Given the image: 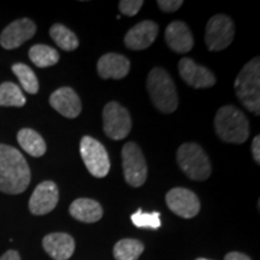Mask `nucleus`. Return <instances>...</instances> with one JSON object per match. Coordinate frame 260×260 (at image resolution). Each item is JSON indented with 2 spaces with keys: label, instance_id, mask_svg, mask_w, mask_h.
I'll use <instances>...</instances> for the list:
<instances>
[{
  "label": "nucleus",
  "instance_id": "nucleus-2",
  "mask_svg": "<svg viewBox=\"0 0 260 260\" xmlns=\"http://www.w3.org/2000/svg\"><path fill=\"white\" fill-rule=\"evenodd\" d=\"M218 138L229 144H243L249 136L248 119L241 110L233 105L220 107L214 117Z\"/></svg>",
  "mask_w": 260,
  "mask_h": 260
},
{
  "label": "nucleus",
  "instance_id": "nucleus-14",
  "mask_svg": "<svg viewBox=\"0 0 260 260\" xmlns=\"http://www.w3.org/2000/svg\"><path fill=\"white\" fill-rule=\"evenodd\" d=\"M158 30V24L153 21L140 22L125 34V46L133 51H141L148 48L157 39Z\"/></svg>",
  "mask_w": 260,
  "mask_h": 260
},
{
  "label": "nucleus",
  "instance_id": "nucleus-10",
  "mask_svg": "<svg viewBox=\"0 0 260 260\" xmlns=\"http://www.w3.org/2000/svg\"><path fill=\"white\" fill-rule=\"evenodd\" d=\"M168 207L182 218H193L200 212V200L198 195L187 188H172L165 197Z\"/></svg>",
  "mask_w": 260,
  "mask_h": 260
},
{
  "label": "nucleus",
  "instance_id": "nucleus-24",
  "mask_svg": "<svg viewBox=\"0 0 260 260\" xmlns=\"http://www.w3.org/2000/svg\"><path fill=\"white\" fill-rule=\"evenodd\" d=\"M25 96L17 84L4 82L0 84V106L22 107L25 105Z\"/></svg>",
  "mask_w": 260,
  "mask_h": 260
},
{
  "label": "nucleus",
  "instance_id": "nucleus-27",
  "mask_svg": "<svg viewBox=\"0 0 260 260\" xmlns=\"http://www.w3.org/2000/svg\"><path fill=\"white\" fill-rule=\"evenodd\" d=\"M144 2L142 0H122L119 2V10L123 15L133 17L141 10Z\"/></svg>",
  "mask_w": 260,
  "mask_h": 260
},
{
  "label": "nucleus",
  "instance_id": "nucleus-28",
  "mask_svg": "<svg viewBox=\"0 0 260 260\" xmlns=\"http://www.w3.org/2000/svg\"><path fill=\"white\" fill-rule=\"evenodd\" d=\"M157 4L161 11L175 12L183 5V2L182 0H159Z\"/></svg>",
  "mask_w": 260,
  "mask_h": 260
},
{
  "label": "nucleus",
  "instance_id": "nucleus-1",
  "mask_svg": "<svg viewBox=\"0 0 260 260\" xmlns=\"http://www.w3.org/2000/svg\"><path fill=\"white\" fill-rule=\"evenodd\" d=\"M30 169L21 152L0 144V191L21 194L30 183Z\"/></svg>",
  "mask_w": 260,
  "mask_h": 260
},
{
  "label": "nucleus",
  "instance_id": "nucleus-6",
  "mask_svg": "<svg viewBox=\"0 0 260 260\" xmlns=\"http://www.w3.org/2000/svg\"><path fill=\"white\" fill-rule=\"evenodd\" d=\"M80 153L87 170L92 176L103 178L110 171V158L105 147L92 136H83L80 142Z\"/></svg>",
  "mask_w": 260,
  "mask_h": 260
},
{
  "label": "nucleus",
  "instance_id": "nucleus-13",
  "mask_svg": "<svg viewBox=\"0 0 260 260\" xmlns=\"http://www.w3.org/2000/svg\"><path fill=\"white\" fill-rule=\"evenodd\" d=\"M178 71L184 82L193 88H210L216 84V76L212 71L190 58H182L178 63Z\"/></svg>",
  "mask_w": 260,
  "mask_h": 260
},
{
  "label": "nucleus",
  "instance_id": "nucleus-22",
  "mask_svg": "<svg viewBox=\"0 0 260 260\" xmlns=\"http://www.w3.org/2000/svg\"><path fill=\"white\" fill-rule=\"evenodd\" d=\"M50 37L56 42L57 46L63 51L71 52L79 47V39L75 35V32L63 24L57 23L52 25L50 29Z\"/></svg>",
  "mask_w": 260,
  "mask_h": 260
},
{
  "label": "nucleus",
  "instance_id": "nucleus-19",
  "mask_svg": "<svg viewBox=\"0 0 260 260\" xmlns=\"http://www.w3.org/2000/svg\"><path fill=\"white\" fill-rule=\"evenodd\" d=\"M69 212L75 219L82 223H95L102 219L103 207L96 200L80 198L73 201L70 205Z\"/></svg>",
  "mask_w": 260,
  "mask_h": 260
},
{
  "label": "nucleus",
  "instance_id": "nucleus-8",
  "mask_svg": "<svg viewBox=\"0 0 260 260\" xmlns=\"http://www.w3.org/2000/svg\"><path fill=\"white\" fill-rule=\"evenodd\" d=\"M235 37V25L233 19L225 15H214L206 24L205 44L212 52L225 50L232 45Z\"/></svg>",
  "mask_w": 260,
  "mask_h": 260
},
{
  "label": "nucleus",
  "instance_id": "nucleus-26",
  "mask_svg": "<svg viewBox=\"0 0 260 260\" xmlns=\"http://www.w3.org/2000/svg\"><path fill=\"white\" fill-rule=\"evenodd\" d=\"M132 222L138 228H151V229H158L160 228V213L151 212L146 213L142 210H138L132 214Z\"/></svg>",
  "mask_w": 260,
  "mask_h": 260
},
{
  "label": "nucleus",
  "instance_id": "nucleus-11",
  "mask_svg": "<svg viewBox=\"0 0 260 260\" xmlns=\"http://www.w3.org/2000/svg\"><path fill=\"white\" fill-rule=\"evenodd\" d=\"M59 200V190L53 181H44L32 191L29 200V210L35 216L50 213L56 209Z\"/></svg>",
  "mask_w": 260,
  "mask_h": 260
},
{
  "label": "nucleus",
  "instance_id": "nucleus-4",
  "mask_svg": "<svg viewBox=\"0 0 260 260\" xmlns=\"http://www.w3.org/2000/svg\"><path fill=\"white\" fill-rule=\"evenodd\" d=\"M147 90L152 103L158 111L172 113L178 106V96L175 82L161 68H154L147 77Z\"/></svg>",
  "mask_w": 260,
  "mask_h": 260
},
{
  "label": "nucleus",
  "instance_id": "nucleus-21",
  "mask_svg": "<svg viewBox=\"0 0 260 260\" xmlns=\"http://www.w3.org/2000/svg\"><path fill=\"white\" fill-rule=\"evenodd\" d=\"M144 243L135 239H123L113 247L116 260H138L144 252Z\"/></svg>",
  "mask_w": 260,
  "mask_h": 260
},
{
  "label": "nucleus",
  "instance_id": "nucleus-16",
  "mask_svg": "<svg viewBox=\"0 0 260 260\" xmlns=\"http://www.w3.org/2000/svg\"><path fill=\"white\" fill-rule=\"evenodd\" d=\"M165 41L176 53H188L194 46V38L184 22H171L165 29Z\"/></svg>",
  "mask_w": 260,
  "mask_h": 260
},
{
  "label": "nucleus",
  "instance_id": "nucleus-18",
  "mask_svg": "<svg viewBox=\"0 0 260 260\" xmlns=\"http://www.w3.org/2000/svg\"><path fill=\"white\" fill-rule=\"evenodd\" d=\"M130 61L118 53H106L98 60V74L104 80H122L128 75Z\"/></svg>",
  "mask_w": 260,
  "mask_h": 260
},
{
  "label": "nucleus",
  "instance_id": "nucleus-20",
  "mask_svg": "<svg viewBox=\"0 0 260 260\" xmlns=\"http://www.w3.org/2000/svg\"><path fill=\"white\" fill-rule=\"evenodd\" d=\"M17 141L19 146L31 157L40 158L46 153V142L35 130L21 129L17 134Z\"/></svg>",
  "mask_w": 260,
  "mask_h": 260
},
{
  "label": "nucleus",
  "instance_id": "nucleus-25",
  "mask_svg": "<svg viewBox=\"0 0 260 260\" xmlns=\"http://www.w3.org/2000/svg\"><path fill=\"white\" fill-rule=\"evenodd\" d=\"M12 73L17 76L18 81L21 82V86L23 87L25 92H28L29 94H37L39 92L38 77L28 65L22 63L12 65Z\"/></svg>",
  "mask_w": 260,
  "mask_h": 260
},
{
  "label": "nucleus",
  "instance_id": "nucleus-30",
  "mask_svg": "<svg viewBox=\"0 0 260 260\" xmlns=\"http://www.w3.org/2000/svg\"><path fill=\"white\" fill-rule=\"evenodd\" d=\"M224 260H251L248 255L243 254V253L240 252H230L225 255Z\"/></svg>",
  "mask_w": 260,
  "mask_h": 260
},
{
  "label": "nucleus",
  "instance_id": "nucleus-31",
  "mask_svg": "<svg viewBox=\"0 0 260 260\" xmlns=\"http://www.w3.org/2000/svg\"><path fill=\"white\" fill-rule=\"evenodd\" d=\"M0 260H21V256H19L18 252L14 251V249H10V251L0 256Z\"/></svg>",
  "mask_w": 260,
  "mask_h": 260
},
{
  "label": "nucleus",
  "instance_id": "nucleus-23",
  "mask_svg": "<svg viewBox=\"0 0 260 260\" xmlns=\"http://www.w3.org/2000/svg\"><path fill=\"white\" fill-rule=\"evenodd\" d=\"M29 58L38 68H48L59 61V53L47 45H35L29 50Z\"/></svg>",
  "mask_w": 260,
  "mask_h": 260
},
{
  "label": "nucleus",
  "instance_id": "nucleus-9",
  "mask_svg": "<svg viewBox=\"0 0 260 260\" xmlns=\"http://www.w3.org/2000/svg\"><path fill=\"white\" fill-rule=\"evenodd\" d=\"M103 121L104 132L112 140L125 139L132 130L129 111L116 102L109 103L104 107Z\"/></svg>",
  "mask_w": 260,
  "mask_h": 260
},
{
  "label": "nucleus",
  "instance_id": "nucleus-15",
  "mask_svg": "<svg viewBox=\"0 0 260 260\" xmlns=\"http://www.w3.org/2000/svg\"><path fill=\"white\" fill-rule=\"evenodd\" d=\"M50 105L67 118H76L82 111L80 96L70 87H61L50 96Z\"/></svg>",
  "mask_w": 260,
  "mask_h": 260
},
{
  "label": "nucleus",
  "instance_id": "nucleus-12",
  "mask_svg": "<svg viewBox=\"0 0 260 260\" xmlns=\"http://www.w3.org/2000/svg\"><path fill=\"white\" fill-rule=\"evenodd\" d=\"M37 32V24L29 18H21L10 23L0 34V45L5 50H15L31 39Z\"/></svg>",
  "mask_w": 260,
  "mask_h": 260
},
{
  "label": "nucleus",
  "instance_id": "nucleus-17",
  "mask_svg": "<svg viewBox=\"0 0 260 260\" xmlns=\"http://www.w3.org/2000/svg\"><path fill=\"white\" fill-rule=\"evenodd\" d=\"M42 246L54 260H68L75 252V240L65 233L48 234L42 240Z\"/></svg>",
  "mask_w": 260,
  "mask_h": 260
},
{
  "label": "nucleus",
  "instance_id": "nucleus-29",
  "mask_svg": "<svg viewBox=\"0 0 260 260\" xmlns=\"http://www.w3.org/2000/svg\"><path fill=\"white\" fill-rule=\"evenodd\" d=\"M252 154L256 164H260V136L256 135L252 142Z\"/></svg>",
  "mask_w": 260,
  "mask_h": 260
},
{
  "label": "nucleus",
  "instance_id": "nucleus-32",
  "mask_svg": "<svg viewBox=\"0 0 260 260\" xmlns=\"http://www.w3.org/2000/svg\"><path fill=\"white\" fill-rule=\"evenodd\" d=\"M197 260H210V259H206V258H199V259H197Z\"/></svg>",
  "mask_w": 260,
  "mask_h": 260
},
{
  "label": "nucleus",
  "instance_id": "nucleus-7",
  "mask_svg": "<svg viewBox=\"0 0 260 260\" xmlns=\"http://www.w3.org/2000/svg\"><path fill=\"white\" fill-rule=\"evenodd\" d=\"M123 172L129 186L141 187L147 180V162L141 148L135 142H126L122 149Z\"/></svg>",
  "mask_w": 260,
  "mask_h": 260
},
{
  "label": "nucleus",
  "instance_id": "nucleus-3",
  "mask_svg": "<svg viewBox=\"0 0 260 260\" xmlns=\"http://www.w3.org/2000/svg\"><path fill=\"white\" fill-rule=\"evenodd\" d=\"M235 93L248 111L260 115V60L259 57L247 63L235 80Z\"/></svg>",
  "mask_w": 260,
  "mask_h": 260
},
{
  "label": "nucleus",
  "instance_id": "nucleus-5",
  "mask_svg": "<svg viewBox=\"0 0 260 260\" xmlns=\"http://www.w3.org/2000/svg\"><path fill=\"white\" fill-rule=\"evenodd\" d=\"M177 162L193 181H206L212 172L209 157L203 147L194 142H187L177 149Z\"/></svg>",
  "mask_w": 260,
  "mask_h": 260
}]
</instances>
